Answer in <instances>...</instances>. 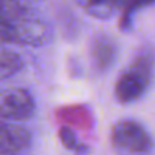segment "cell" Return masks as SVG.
Here are the masks:
<instances>
[{
  "mask_svg": "<svg viewBox=\"0 0 155 155\" xmlns=\"http://www.w3.org/2000/svg\"><path fill=\"white\" fill-rule=\"evenodd\" d=\"M93 55H94V61L99 67L105 68L108 67L113 59H114V47L111 43L108 41H97L93 47Z\"/></svg>",
  "mask_w": 155,
  "mask_h": 155,
  "instance_id": "obj_5",
  "label": "cell"
},
{
  "mask_svg": "<svg viewBox=\"0 0 155 155\" xmlns=\"http://www.w3.org/2000/svg\"><path fill=\"white\" fill-rule=\"evenodd\" d=\"M111 143L120 152L143 153L149 152L153 146L149 134L135 122L123 120L113 126Z\"/></svg>",
  "mask_w": 155,
  "mask_h": 155,
  "instance_id": "obj_2",
  "label": "cell"
},
{
  "mask_svg": "<svg viewBox=\"0 0 155 155\" xmlns=\"http://www.w3.org/2000/svg\"><path fill=\"white\" fill-rule=\"evenodd\" d=\"M8 34H9V31L6 29V26L3 25V21L0 20V40H2V38H6Z\"/></svg>",
  "mask_w": 155,
  "mask_h": 155,
  "instance_id": "obj_7",
  "label": "cell"
},
{
  "mask_svg": "<svg viewBox=\"0 0 155 155\" xmlns=\"http://www.w3.org/2000/svg\"><path fill=\"white\" fill-rule=\"evenodd\" d=\"M59 138H61L62 144H64L67 149L79 150V152L84 150V146H81L79 143H78L74 132H73L70 128H67V126H61V129H59Z\"/></svg>",
  "mask_w": 155,
  "mask_h": 155,
  "instance_id": "obj_6",
  "label": "cell"
},
{
  "mask_svg": "<svg viewBox=\"0 0 155 155\" xmlns=\"http://www.w3.org/2000/svg\"><path fill=\"white\" fill-rule=\"evenodd\" d=\"M153 59L150 55H143L119 78L116 84V96L122 104L138 99L147 88L152 78Z\"/></svg>",
  "mask_w": 155,
  "mask_h": 155,
  "instance_id": "obj_1",
  "label": "cell"
},
{
  "mask_svg": "<svg viewBox=\"0 0 155 155\" xmlns=\"http://www.w3.org/2000/svg\"><path fill=\"white\" fill-rule=\"evenodd\" d=\"M35 104L23 88H11L0 93V117L25 120L34 114Z\"/></svg>",
  "mask_w": 155,
  "mask_h": 155,
  "instance_id": "obj_3",
  "label": "cell"
},
{
  "mask_svg": "<svg viewBox=\"0 0 155 155\" xmlns=\"http://www.w3.org/2000/svg\"><path fill=\"white\" fill-rule=\"evenodd\" d=\"M29 144V134L23 128L0 125V152L21 150Z\"/></svg>",
  "mask_w": 155,
  "mask_h": 155,
  "instance_id": "obj_4",
  "label": "cell"
}]
</instances>
